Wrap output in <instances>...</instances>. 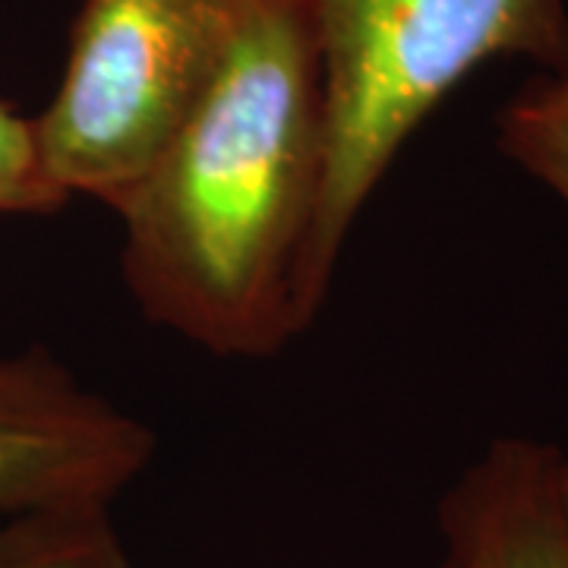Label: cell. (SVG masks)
Returning a JSON list of instances; mask_svg holds the SVG:
<instances>
[{
    "instance_id": "obj_7",
    "label": "cell",
    "mask_w": 568,
    "mask_h": 568,
    "mask_svg": "<svg viewBox=\"0 0 568 568\" xmlns=\"http://www.w3.org/2000/svg\"><path fill=\"white\" fill-rule=\"evenodd\" d=\"M496 149L568 209V73H534L496 111Z\"/></svg>"
},
{
    "instance_id": "obj_2",
    "label": "cell",
    "mask_w": 568,
    "mask_h": 568,
    "mask_svg": "<svg viewBox=\"0 0 568 568\" xmlns=\"http://www.w3.org/2000/svg\"><path fill=\"white\" fill-rule=\"evenodd\" d=\"M320 44L328 178L316 284L328 297L347 234L405 142L489 61L568 73V0H301Z\"/></svg>"
},
{
    "instance_id": "obj_6",
    "label": "cell",
    "mask_w": 568,
    "mask_h": 568,
    "mask_svg": "<svg viewBox=\"0 0 568 568\" xmlns=\"http://www.w3.org/2000/svg\"><path fill=\"white\" fill-rule=\"evenodd\" d=\"M0 568H133L108 503L3 515Z\"/></svg>"
},
{
    "instance_id": "obj_4",
    "label": "cell",
    "mask_w": 568,
    "mask_h": 568,
    "mask_svg": "<svg viewBox=\"0 0 568 568\" xmlns=\"http://www.w3.org/2000/svg\"><path fill=\"white\" fill-rule=\"evenodd\" d=\"M152 455V429L80 386L48 351L0 357V518L67 503L114 506Z\"/></svg>"
},
{
    "instance_id": "obj_9",
    "label": "cell",
    "mask_w": 568,
    "mask_h": 568,
    "mask_svg": "<svg viewBox=\"0 0 568 568\" xmlns=\"http://www.w3.org/2000/svg\"><path fill=\"white\" fill-rule=\"evenodd\" d=\"M556 493H559V506L568 521V455L559 452V462H556Z\"/></svg>"
},
{
    "instance_id": "obj_8",
    "label": "cell",
    "mask_w": 568,
    "mask_h": 568,
    "mask_svg": "<svg viewBox=\"0 0 568 568\" xmlns=\"http://www.w3.org/2000/svg\"><path fill=\"white\" fill-rule=\"evenodd\" d=\"M67 203L41 171L32 118L0 102V215H51Z\"/></svg>"
},
{
    "instance_id": "obj_5",
    "label": "cell",
    "mask_w": 568,
    "mask_h": 568,
    "mask_svg": "<svg viewBox=\"0 0 568 568\" xmlns=\"http://www.w3.org/2000/svg\"><path fill=\"white\" fill-rule=\"evenodd\" d=\"M556 462V446L508 436L467 467L436 506L446 568H568Z\"/></svg>"
},
{
    "instance_id": "obj_1",
    "label": "cell",
    "mask_w": 568,
    "mask_h": 568,
    "mask_svg": "<svg viewBox=\"0 0 568 568\" xmlns=\"http://www.w3.org/2000/svg\"><path fill=\"white\" fill-rule=\"evenodd\" d=\"M320 44L301 0H244L205 99L114 205L142 316L215 357H272L323 310Z\"/></svg>"
},
{
    "instance_id": "obj_3",
    "label": "cell",
    "mask_w": 568,
    "mask_h": 568,
    "mask_svg": "<svg viewBox=\"0 0 568 568\" xmlns=\"http://www.w3.org/2000/svg\"><path fill=\"white\" fill-rule=\"evenodd\" d=\"M244 0H82L54 99L32 118L44 178L67 200L121 203L193 118Z\"/></svg>"
}]
</instances>
